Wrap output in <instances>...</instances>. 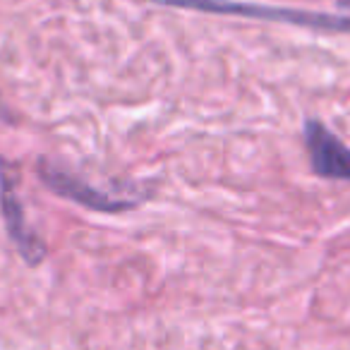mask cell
<instances>
[{"label":"cell","mask_w":350,"mask_h":350,"mask_svg":"<svg viewBox=\"0 0 350 350\" xmlns=\"http://www.w3.org/2000/svg\"><path fill=\"white\" fill-rule=\"evenodd\" d=\"M0 120H5V122H12V116H10V111L5 108V103L0 101Z\"/></svg>","instance_id":"5b68a950"},{"label":"cell","mask_w":350,"mask_h":350,"mask_svg":"<svg viewBox=\"0 0 350 350\" xmlns=\"http://www.w3.org/2000/svg\"><path fill=\"white\" fill-rule=\"evenodd\" d=\"M305 144L312 168L329 180H350V149L319 120L305 122Z\"/></svg>","instance_id":"277c9868"},{"label":"cell","mask_w":350,"mask_h":350,"mask_svg":"<svg viewBox=\"0 0 350 350\" xmlns=\"http://www.w3.org/2000/svg\"><path fill=\"white\" fill-rule=\"evenodd\" d=\"M39 178L55 192V195L65 197V200L75 202V204H82L87 209L94 211H106V214H116V211H130L137 206L135 200H118L106 192L96 190V187L87 185L84 180L70 175L68 170L55 168V165L41 161L39 163Z\"/></svg>","instance_id":"3957f363"},{"label":"cell","mask_w":350,"mask_h":350,"mask_svg":"<svg viewBox=\"0 0 350 350\" xmlns=\"http://www.w3.org/2000/svg\"><path fill=\"white\" fill-rule=\"evenodd\" d=\"M0 209H3V219L8 226V235L12 243L17 245L20 254L27 259V264H39L46 257V245L34 230L27 226L25 206H22L20 197H17L15 187V173L12 165L5 159H0Z\"/></svg>","instance_id":"7a4b0ae2"},{"label":"cell","mask_w":350,"mask_h":350,"mask_svg":"<svg viewBox=\"0 0 350 350\" xmlns=\"http://www.w3.org/2000/svg\"><path fill=\"white\" fill-rule=\"evenodd\" d=\"M165 8H185V10L214 12V15H235L250 20L283 22V25L307 27L321 31H350V15H326V12L293 10V8L257 5V3H238V0H149Z\"/></svg>","instance_id":"6da1fadb"}]
</instances>
